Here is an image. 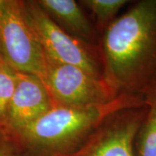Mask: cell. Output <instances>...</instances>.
I'll use <instances>...</instances> for the list:
<instances>
[{
  "mask_svg": "<svg viewBox=\"0 0 156 156\" xmlns=\"http://www.w3.org/2000/svg\"><path fill=\"white\" fill-rule=\"evenodd\" d=\"M103 78L117 95L156 92V0L133 4L101 35Z\"/></svg>",
  "mask_w": 156,
  "mask_h": 156,
  "instance_id": "1",
  "label": "cell"
},
{
  "mask_svg": "<svg viewBox=\"0 0 156 156\" xmlns=\"http://www.w3.org/2000/svg\"><path fill=\"white\" fill-rule=\"evenodd\" d=\"M144 104L141 98L121 95L97 106H54L26 128L10 133L23 156H73L112 115Z\"/></svg>",
  "mask_w": 156,
  "mask_h": 156,
  "instance_id": "2",
  "label": "cell"
},
{
  "mask_svg": "<svg viewBox=\"0 0 156 156\" xmlns=\"http://www.w3.org/2000/svg\"><path fill=\"white\" fill-rule=\"evenodd\" d=\"M0 60L15 72L39 78L48 67L49 60L25 17L23 0L0 4Z\"/></svg>",
  "mask_w": 156,
  "mask_h": 156,
  "instance_id": "3",
  "label": "cell"
},
{
  "mask_svg": "<svg viewBox=\"0 0 156 156\" xmlns=\"http://www.w3.org/2000/svg\"><path fill=\"white\" fill-rule=\"evenodd\" d=\"M29 24L48 60L81 68L95 77L104 79L98 46L72 37L50 18L35 0L23 1Z\"/></svg>",
  "mask_w": 156,
  "mask_h": 156,
  "instance_id": "4",
  "label": "cell"
},
{
  "mask_svg": "<svg viewBox=\"0 0 156 156\" xmlns=\"http://www.w3.org/2000/svg\"><path fill=\"white\" fill-rule=\"evenodd\" d=\"M40 79L56 106H97L119 96L104 79L95 77L70 64L49 61Z\"/></svg>",
  "mask_w": 156,
  "mask_h": 156,
  "instance_id": "5",
  "label": "cell"
},
{
  "mask_svg": "<svg viewBox=\"0 0 156 156\" xmlns=\"http://www.w3.org/2000/svg\"><path fill=\"white\" fill-rule=\"evenodd\" d=\"M147 110L146 103L117 112L73 156H134V137Z\"/></svg>",
  "mask_w": 156,
  "mask_h": 156,
  "instance_id": "6",
  "label": "cell"
},
{
  "mask_svg": "<svg viewBox=\"0 0 156 156\" xmlns=\"http://www.w3.org/2000/svg\"><path fill=\"white\" fill-rule=\"evenodd\" d=\"M55 105L43 81L31 74L16 72V84L5 128L14 133L33 123Z\"/></svg>",
  "mask_w": 156,
  "mask_h": 156,
  "instance_id": "7",
  "label": "cell"
},
{
  "mask_svg": "<svg viewBox=\"0 0 156 156\" xmlns=\"http://www.w3.org/2000/svg\"><path fill=\"white\" fill-rule=\"evenodd\" d=\"M37 4L68 34L87 44L98 46L100 34L76 1L37 0Z\"/></svg>",
  "mask_w": 156,
  "mask_h": 156,
  "instance_id": "8",
  "label": "cell"
},
{
  "mask_svg": "<svg viewBox=\"0 0 156 156\" xmlns=\"http://www.w3.org/2000/svg\"><path fill=\"white\" fill-rule=\"evenodd\" d=\"M147 110L134 140V156H156V92L145 99Z\"/></svg>",
  "mask_w": 156,
  "mask_h": 156,
  "instance_id": "9",
  "label": "cell"
},
{
  "mask_svg": "<svg viewBox=\"0 0 156 156\" xmlns=\"http://www.w3.org/2000/svg\"><path fill=\"white\" fill-rule=\"evenodd\" d=\"M90 11L97 32H104L115 20L119 11L125 5L126 0H83L80 2Z\"/></svg>",
  "mask_w": 156,
  "mask_h": 156,
  "instance_id": "10",
  "label": "cell"
},
{
  "mask_svg": "<svg viewBox=\"0 0 156 156\" xmlns=\"http://www.w3.org/2000/svg\"><path fill=\"white\" fill-rule=\"evenodd\" d=\"M16 84V72L0 63V128H5L6 119Z\"/></svg>",
  "mask_w": 156,
  "mask_h": 156,
  "instance_id": "11",
  "label": "cell"
},
{
  "mask_svg": "<svg viewBox=\"0 0 156 156\" xmlns=\"http://www.w3.org/2000/svg\"><path fill=\"white\" fill-rule=\"evenodd\" d=\"M0 156H23L17 140L5 128H0Z\"/></svg>",
  "mask_w": 156,
  "mask_h": 156,
  "instance_id": "12",
  "label": "cell"
},
{
  "mask_svg": "<svg viewBox=\"0 0 156 156\" xmlns=\"http://www.w3.org/2000/svg\"><path fill=\"white\" fill-rule=\"evenodd\" d=\"M1 3H2V0H0V4H1Z\"/></svg>",
  "mask_w": 156,
  "mask_h": 156,
  "instance_id": "13",
  "label": "cell"
},
{
  "mask_svg": "<svg viewBox=\"0 0 156 156\" xmlns=\"http://www.w3.org/2000/svg\"><path fill=\"white\" fill-rule=\"evenodd\" d=\"M1 62H2V61H1V60H0V63H1Z\"/></svg>",
  "mask_w": 156,
  "mask_h": 156,
  "instance_id": "14",
  "label": "cell"
}]
</instances>
